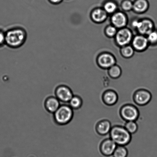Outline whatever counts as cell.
<instances>
[{"mask_svg":"<svg viewBox=\"0 0 157 157\" xmlns=\"http://www.w3.org/2000/svg\"><path fill=\"white\" fill-rule=\"evenodd\" d=\"M111 21L112 25L117 29L125 27L128 23V18L125 14L121 12H116L113 14Z\"/></svg>","mask_w":157,"mask_h":157,"instance_id":"12","label":"cell"},{"mask_svg":"<svg viewBox=\"0 0 157 157\" xmlns=\"http://www.w3.org/2000/svg\"><path fill=\"white\" fill-rule=\"evenodd\" d=\"M60 105V102L56 96H49L44 102L46 110L51 113L53 114L56 112Z\"/></svg>","mask_w":157,"mask_h":157,"instance_id":"15","label":"cell"},{"mask_svg":"<svg viewBox=\"0 0 157 157\" xmlns=\"http://www.w3.org/2000/svg\"><path fill=\"white\" fill-rule=\"evenodd\" d=\"M117 31V28L112 25L108 26L105 31L106 35L109 37L111 38L115 37Z\"/></svg>","mask_w":157,"mask_h":157,"instance_id":"25","label":"cell"},{"mask_svg":"<svg viewBox=\"0 0 157 157\" xmlns=\"http://www.w3.org/2000/svg\"><path fill=\"white\" fill-rule=\"evenodd\" d=\"M135 49L133 47L127 45L121 47V53L124 57L127 58H130L133 56L134 54Z\"/></svg>","mask_w":157,"mask_h":157,"instance_id":"20","label":"cell"},{"mask_svg":"<svg viewBox=\"0 0 157 157\" xmlns=\"http://www.w3.org/2000/svg\"><path fill=\"white\" fill-rule=\"evenodd\" d=\"M149 44L152 45H157V29H155L147 35Z\"/></svg>","mask_w":157,"mask_h":157,"instance_id":"24","label":"cell"},{"mask_svg":"<svg viewBox=\"0 0 157 157\" xmlns=\"http://www.w3.org/2000/svg\"><path fill=\"white\" fill-rule=\"evenodd\" d=\"M132 26L140 34L144 35H147L155 29L153 21L147 18L140 21L135 20L132 22Z\"/></svg>","mask_w":157,"mask_h":157,"instance_id":"5","label":"cell"},{"mask_svg":"<svg viewBox=\"0 0 157 157\" xmlns=\"http://www.w3.org/2000/svg\"><path fill=\"white\" fill-rule=\"evenodd\" d=\"M5 32L3 31L0 30V47L6 44Z\"/></svg>","mask_w":157,"mask_h":157,"instance_id":"27","label":"cell"},{"mask_svg":"<svg viewBox=\"0 0 157 157\" xmlns=\"http://www.w3.org/2000/svg\"><path fill=\"white\" fill-rule=\"evenodd\" d=\"M117 146V145L110 138H107L102 141L100 144V151L104 156H110L113 155Z\"/></svg>","mask_w":157,"mask_h":157,"instance_id":"9","label":"cell"},{"mask_svg":"<svg viewBox=\"0 0 157 157\" xmlns=\"http://www.w3.org/2000/svg\"><path fill=\"white\" fill-rule=\"evenodd\" d=\"M128 154L125 146L117 145L113 155V157H127Z\"/></svg>","mask_w":157,"mask_h":157,"instance_id":"22","label":"cell"},{"mask_svg":"<svg viewBox=\"0 0 157 157\" xmlns=\"http://www.w3.org/2000/svg\"><path fill=\"white\" fill-rule=\"evenodd\" d=\"M120 115L122 119L126 122L136 121L139 117L140 112L136 106L127 104L122 106L120 109Z\"/></svg>","mask_w":157,"mask_h":157,"instance_id":"4","label":"cell"},{"mask_svg":"<svg viewBox=\"0 0 157 157\" xmlns=\"http://www.w3.org/2000/svg\"><path fill=\"white\" fill-rule=\"evenodd\" d=\"M121 7L125 11H129L133 8V3L130 0H124L121 4Z\"/></svg>","mask_w":157,"mask_h":157,"instance_id":"26","label":"cell"},{"mask_svg":"<svg viewBox=\"0 0 157 157\" xmlns=\"http://www.w3.org/2000/svg\"><path fill=\"white\" fill-rule=\"evenodd\" d=\"M149 4L147 0H136L133 3V10L138 14L144 13L148 10Z\"/></svg>","mask_w":157,"mask_h":157,"instance_id":"17","label":"cell"},{"mask_svg":"<svg viewBox=\"0 0 157 157\" xmlns=\"http://www.w3.org/2000/svg\"><path fill=\"white\" fill-rule=\"evenodd\" d=\"M133 34L131 30L127 28L120 29L115 36L117 44L121 47L128 45L133 39Z\"/></svg>","mask_w":157,"mask_h":157,"instance_id":"6","label":"cell"},{"mask_svg":"<svg viewBox=\"0 0 157 157\" xmlns=\"http://www.w3.org/2000/svg\"><path fill=\"white\" fill-rule=\"evenodd\" d=\"M73 109L69 105H60L56 112L53 113L55 122L59 125H65L68 124L73 119Z\"/></svg>","mask_w":157,"mask_h":157,"instance_id":"3","label":"cell"},{"mask_svg":"<svg viewBox=\"0 0 157 157\" xmlns=\"http://www.w3.org/2000/svg\"><path fill=\"white\" fill-rule=\"evenodd\" d=\"M6 44L12 49H18L25 42L27 33L25 29L21 27H15L5 32Z\"/></svg>","mask_w":157,"mask_h":157,"instance_id":"1","label":"cell"},{"mask_svg":"<svg viewBox=\"0 0 157 157\" xmlns=\"http://www.w3.org/2000/svg\"><path fill=\"white\" fill-rule=\"evenodd\" d=\"M111 123L107 120H103L98 121L95 127L97 133L104 136L109 133L112 129Z\"/></svg>","mask_w":157,"mask_h":157,"instance_id":"14","label":"cell"},{"mask_svg":"<svg viewBox=\"0 0 157 157\" xmlns=\"http://www.w3.org/2000/svg\"><path fill=\"white\" fill-rule=\"evenodd\" d=\"M152 97L151 92L144 89H138L135 92L133 95L135 104L140 106L147 105L151 101Z\"/></svg>","mask_w":157,"mask_h":157,"instance_id":"7","label":"cell"},{"mask_svg":"<svg viewBox=\"0 0 157 157\" xmlns=\"http://www.w3.org/2000/svg\"><path fill=\"white\" fill-rule=\"evenodd\" d=\"M132 47L135 50L139 52L144 51L147 49L149 43L147 37L144 35H139L135 36L132 40Z\"/></svg>","mask_w":157,"mask_h":157,"instance_id":"11","label":"cell"},{"mask_svg":"<svg viewBox=\"0 0 157 157\" xmlns=\"http://www.w3.org/2000/svg\"><path fill=\"white\" fill-rule=\"evenodd\" d=\"M118 100V95L114 90H108L103 93L102 101L106 105L109 106L115 105L117 102Z\"/></svg>","mask_w":157,"mask_h":157,"instance_id":"13","label":"cell"},{"mask_svg":"<svg viewBox=\"0 0 157 157\" xmlns=\"http://www.w3.org/2000/svg\"><path fill=\"white\" fill-rule=\"evenodd\" d=\"M108 74L113 79H117L120 77L122 73L121 68L116 64L108 69Z\"/></svg>","mask_w":157,"mask_h":157,"instance_id":"19","label":"cell"},{"mask_svg":"<svg viewBox=\"0 0 157 157\" xmlns=\"http://www.w3.org/2000/svg\"><path fill=\"white\" fill-rule=\"evenodd\" d=\"M110 138L118 146H126L132 140V135L125 128L119 125L112 127L110 133Z\"/></svg>","mask_w":157,"mask_h":157,"instance_id":"2","label":"cell"},{"mask_svg":"<svg viewBox=\"0 0 157 157\" xmlns=\"http://www.w3.org/2000/svg\"><path fill=\"white\" fill-rule=\"evenodd\" d=\"M55 94L60 102L64 103H69L74 95L71 89L65 85L58 86L55 90Z\"/></svg>","mask_w":157,"mask_h":157,"instance_id":"8","label":"cell"},{"mask_svg":"<svg viewBox=\"0 0 157 157\" xmlns=\"http://www.w3.org/2000/svg\"><path fill=\"white\" fill-rule=\"evenodd\" d=\"M97 62L101 68L109 69L116 64V61L113 55L109 53H104L98 56Z\"/></svg>","mask_w":157,"mask_h":157,"instance_id":"10","label":"cell"},{"mask_svg":"<svg viewBox=\"0 0 157 157\" xmlns=\"http://www.w3.org/2000/svg\"><path fill=\"white\" fill-rule=\"evenodd\" d=\"M69 105L73 110H78L81 108L83 104L82 100L78 95H73L69 102Z\"/></svg>","mask_w":157,"mask_h":157,"instance_id":"18","label":"cell"},{"mask_svg":"<svg viewBox=\"0 0 157 157\" xmlns=\"http://www.w3.org/2000/svg\"><path fill=\"white\" fill-rule=\"evenodd\" d=\"M50 3L54 5H58L62 2L63 0H48Z\"/></svg>","mask_w":157,"mask_h":157,"instance_id":"28","label":"cell"},{"mask_svg":"<svg viewBox=\"0 0 157 157\" xmlns=\"http://www.w3.org/2000/svg\"><path fill=\"white\" fill-rule=\"evenodd\" d=\"M124 127L131 135L136 133L138 128L136 121H127L124 124Z\"/></svg>","mask_w":157,"mask_h":157,"instance_id":"23","label":"cell"},{"mask_svg":"<svg viewBox=\"0 0 157 157\" xmlns=\"http://www.w3.org/2000/svg\"><path fill=\"white\" fill-rule=\"evenodd\" d=\"M118 6L116 3L112 1H109L105 3L104 8L107 14H112L116 12Z\"/></svg>","mask_w":157,"mask_h":157,"instance_id":"21","label":"cell"},{"mask_svg":"<svg viewBox=\"0 0 157 157\" xmlns=\"http://www.w3.org/2000/svg\"><path fill=\"white\" fill-rule=\"evenodd\" d=\"M91 17L92 21L94 22L101 23L107 19V14L103 9H96L92 12Z\"/></svg>","mask_w":157,"mask_h":157,"instance_id":"16","label":"cell"}]
</instances>
